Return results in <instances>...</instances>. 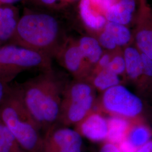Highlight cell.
Instances as JSON below:
<instances>
[{
  "label": "cell",
  "mask_w": 152,
  "mask_h": 152,
  "mask_svg": "<svg viewBox=\"0 0 152 152\" xmlns=\"http://www.w3.org/2000/svg\"><path fill=\"white\" fill-rule=\"evenodd\" d=\"M53 59L43 53L16 44L0 46V81L9 85L24 71L51 69Z\"/></svg>",
  "instance_id": "cell-4"
},
{
  "label": "cell",
  "mask_w": 152,
  "mask_h": 152,
  "mask_svg": "<svg viewBox=\"0 0 152 152\" xmlns=\"http://www.w3.org/2000/svg\"><path fill=\"white\" fill-rule=\"evenodd\" d=\"M46 152H82V136L75 129L56 124L46 131Z\"/></svg>",
  "instance_id": "cell-7"
},
{
  "label": "cell",
  "mask_w": 152,
  "mask_h": 152,
  "mask_svg": "<svg viewBox=\"0 0 152 152\" xmlns=\"http://www.w3.org/2000/svg\"><path fill=\"white\" fill-rule=\"evenodd\" d=\"M24 0H0V6L3 5H15L17 2Z\"/></svg>",
  "instance_id": "cell-32"
},
{
  "label": "cell",
  "mask_w": 152,
  "mask_h": 152,
  "mask_svg": "<svg viewBox=\"0 0 152 152\" xmlns=\"http://www.w3.org/2000/svg\"><path fill=\"white\" fill-rule=\"evenodd\" d=\"M96 38L104 51L113 52L120 48L112 36L104 29L98 32V36Z\"/></svg>",
  "instance_id": "cell-25"
},
{
  "label": "cell",
  "mask_w": 152,
  "mask_h": 152,
  "mask_svg": "<svg viewBox=\"0 0 152 152\" xmlns=\"http://www.w3.org/2000/svg\"><path fill=\"white\" fill-rule=\"evenodd\" d=\"M113 52L114 51L111 52V51H104L103 54L100 58V60H99L98 63L93 68L90 76H91L92 75H94V74H96L98 72L103 71L104 69H105L108 68L109 64L112 58Z\"/></svg>",
  "instance_id": "cell-26"
},
{
  "label": "cell",
  "mask_w": 152,
  "mask_h": 152,
  "mask_svg": "<svg viewBox=\"0 0 152 152\" xmlns=\"http://www.w3.org/2000/svg\"><path fill=\"white\" fill-rule=\"evenodd\" d=\"M136 152H152V137L147 143L139 148Z\"/></svg>",
  "instance_id": "cell-31"
},
{
  "label": "cell",
  "mask_w": 152,
  "mask_h": 152,
  "mask_svg": "<svg viewBox=\"0 0 152 152\" xmlns=\"http://www.w3.org/2000/svg\"><path fill=\"white\" fill-rule=\"evenodd\" d=\"M152 137V128L143 118L130 120L125 139L137 150Z\"/></svg>",
  "instance_id": "cell-14"
},
{
  "label": "cell",
  "mask_w": 152,
  "mask_h": 152,
  "mask_svg": "<svg viewBox=\"0 0 152 152\" xmlns=\"http://www.w3.org/2000/svg\"><path fill=\"white\" fill-rule=\"evenodd\" d=\"M9 87V85H7L3 82L0 81V105L2 103L5 98Z\"/></svg>",
  "instance_id": "cell-30"
},
{
  "label": "cell",
  "mask_w": 152,
  "mask_h": 152,
  "mask_svg": "<svg viewBox=\"0 0 152 152\" xmlns=\"http://www.w3.org/2000/svg\"><path fill=\"white\" fill-rule=\"evenodd\" d=\"M95 104V95L83 100L62 101L58 124L67 127L75 126L92 111Z\"/></svg>",
  "instance_id": "cell-9"
},
{
  "label": "cell",
  "mask_w": 152,
  "mask_h": 152,
  "mask_svg": "<svg viewBox=\"0 0 152 152\" xmlns=\"http://www.w3.org/2000/svg\"><path fill=\"white\" fill-rule=\"evenodd\" d=\"M23 2L26 7L50 11L63 8L65 0H24Z\"/></svg>",
  "instance_id": "cell-24"
},
{
  "label": "cell",
  "mask_w": 152,
  "mask_h": 152,
  "mask_svg": "<svg viewBox=\"0 0 152 152\" xmlns=\"http://www.w3.org/2000/svg\"><path fill=\"white\" fill-rule=\"evenodd\" d=\"M99 152H122L117 145L107 141L100 148Z\"/></svg>",
  "instance_id": "cell-29"
},
{
  "label": "cell",
  "mask_w": 152,
  "mask_h": 152,
  "mask_svg": "<svg viewBox=\"0 0 152 152\" xmlns=\"http://www.w3.org/2000/svg\"><path fill=\"white\" fill-rule=\"evenodd\" d=\"M103 29L112 36L120 48L122 49L133 44V34L126 26L107 22Z\"/></svg>",
  "instance_id": "cell-20"
},
{
  "label": "cell",
  "mask_w": 152,
  "mask_h": 152,
  "mask_svg": "<svg viewBox=\"0 0 152 152\" xmlns=\"http://www.w3.org/2000/svg\"><path fill=\"white\" fill-rule=\"evenodd\" d=\"M0 120L24 150L32 152L37 149L41 142V130L15 85H9L0 105Z\"/></svg>",
  "instance_id": "cell-3"
},
{
  "label": "cell",
  "mask_w": 152,
  "mask_h": 152,
  "mask_svg": "<svg viewBox=\"0 0 152 152\" xmlns=\"http://www.w3.org/2000/svg\"><path fill=\"white\" fill-rule=\"evenodd\" d=\"M142 74L136 87L141 96L149 98L152 95V59L141 53Z\"/></svg>",
  "instance_id": "cell-21"
},
{
  "label": "cell",
  "mask_w": 152,
  "mask_h": 152,
  "mask_svg": "<svg viewBox=\"0 0 152 152\" xmlns=\"http://www.w3.org/2000/svg\"><path fill=\"white\" fill-rule=\"evenodd\" d=\"M117 146L122 152H136L137 149L133 147L126 139L120 142Z\"/></svg>",
  "instance_id": "cell-28"
},
{
  "label": "cell",
  "mask_w": 152,
  "mask_h": 152,
  "mask_svg": "<svg viewBox=\"0 0 152 152\" xmlns=\"http://www.w3.org/2000/svg\"><path fill=\"white\" fill-rule=\"evenodd\" d=\"M108 118L109 132L107 140L118 145L126 136L130 125V120L118 116H110Z\"/></svg>",
  "instance_id": "cell-19"
},
{
  "label": "cell",
  "mask_w": 152,
  "mask_h": 152,
  "mask_svg": "<svg viewBox=\"0 0 152 152\" xmlns=\"http://www.w3.org/2000/svg\"><path fill=\"white\" fill-rule=\"evenodd\" d=\"M95 95V89L87 80L74 79L65 87L62 101L80 100Z\"/></svg>",
  "instance_id": "cell-16"
},
{
  "label": "cell",
  "mask_w": 152,
  "mask_h": 152,
  "mask_svg": "<svg viewBox=\"0 0 152 152\" xmlns=\"http://www.w3.org/2000/svg\"><path fill=\"white\" fill-rule=\"evenodd\" d=\"M126 64V79L137 87L142 74L141 53L133 44L123 48Z\"/></svg>",
  "instance_id": "cell-12"
},
{
  "label": "cell",
  "mask_w": 152,
  "mask_h": 152,
  "mask_svg": "<svg viewBox=\"0 0 152 152\" xmlns=\"http://www.w3.org/2000/svg\"><path fill=\"white\" fill-rule=\"evenodd\" d=\"M20 17V10L15 5L0 6V46L11 42Z\"/></svg>",
  "instance_id": "cell-11"
},
{
  "label": "cell",
  "mask_w": 152,
  "mask_h": 152,
  "mask_svg": "<svg viewBox=\"0 0 152 152\" xmlns=\"http://www.w3.org/2000/svg\"><path fill=\"white\" fill-rule=\"evenodd\" d=\"M20 145L0 120V152H15Z\"/></svg>",
  "instance_id": "cell-22"
},
{
  "label": "cell",
  "mask_w": 152,
  "mask_h": 152,
  "mask_svg": "<svg viewBox=\"0 0 152 152\" xmlns=\"http://www.w3.org/2000/svg\"><path fill=\"white\" fill-rule=\"evenodd\" d=\"M67 37L60 20L53 13L26 6L10 44L43 53L54 59Z\"/></svg>",
  "instance_id": "cell-2"
},
{
  "label": "cell",
  "mask_w": 152,
  "mask_h": 152,
  "mask_svg": "<svg viewBox=\"0 0 152 152\" xmlns=\"http://www.w3.org/2000/svg\"><path fill=\"white\" fill-rule=\"evenodd\" d=\"M77 42L85 59L93 69L103 54L104 50L97 38L93 36H83Z\"/></svg>",
  "instance_id": "cell-17"
},
{
  "label": "cell",
  "mask_w": 152,
  "mask_h": 152,
  "mask_svg": "<svg viewBox=\"0 0 152 152\" xmlns=\"http://www.w3.org/2000/svg\"><path fill=\"white\" fill-rule=\"evenodd\" d=\"M102 93L96 110L129 120L143 117L144 104L141 98L124 85L115 86Z\"/></svg>",
  "instance_id": "cell-5"
},
{
  "label": "cell",
  "mask_w": 152,
  "mask_h": 152,
  "mask_svg": "<svg viewBox=\"0 0 152 152\" xmlns=\"http://www.w3.org/2000/svg\"><path fill=\"white\" fill-rule=\"evenodd\" d=\"M75 130L82 136L93 141L107 140L109 132L108 118L96 110L93 109L78 124Z\"/></svg>",
  "instance_id": "cell-10"
},
{
  "label": "cell",
  "mask_w": 152,
  "mask_h": 152,
  "mask_svg": "<svg viewBox=\"0 0 152 152\" xmlns=\"http://www.w3.org/2000/svg\"><path fill=\"white\" fill-rule=\"evenodd\" d=\"M133 44L152 59V9L147 0H137Z\"/></svg>",
  "instance_id": "cell-8"
},
{
  "label": "cell",
  "mask_w": 152,
  "mask_h": 152,
  "mask_svg": "<svg viewBox=\"0 0 152 152\" xmlns=\"http://www.w3.org/2000/svg\"><path fill=\"white\" fill-rule=\"evenodd\" d=\"M78 10L82 21L86 27L98 32L103 29L107 20L103 14L92 7L90 0H80Z\"/></svg>",
  "instance_id": "cell-15"
},
{
  "label": "cell",
  "mask_w": 152,
  "mask_h": 152,
  "mask_svg": "<svg viewBox=\"0 0 152 152\" xmlns=\"http://www.w3.org/2000/svg\"><path fill=\"white\" fill-rule=\"evenodd\" d=\"M96 90L103 92L112 87L122 85L120 76L108 68L90 76L87 79Z\"/></svg>",
  "instance_id": "cell-18"
},
{
  "label": "cell",
  "mask_w": 152,
  "mask_h": 152,
  "mask_svg": "<svg viewBox=\"0 0 152 152\" xmlns=\"http://www.w3.org/2000/svg\"><path fill=\"white\" fill-rule=\"evenodd\" d=\"M136 0H119L104 14L107 22L124 26L132 21L136 12Z\"/></svg>",
  "instance_id": "cell-13"
},
{
  "label": "cell",
  "mask_w": 152,
  "mask_h": 152,
  "mask_svg": "<svg viewBox=\"0 0 152 152\" xmlns=\"http://www.w3.org/2000/svg\"><path fill=\"white\" fill-rule=\"evenodd\" d=\"M92 7L97 11L103 14L109 9L116 4L119 0H90Z\"/></svg>",
  "instance_id": "cell-27"
},
{
  "label": "cell",
  "mask_w": 152,
  "mask_h": 152,
  "mask_svg": "<svg viewBox=\"0 0 152 152\" xmlns=\"http://www.w3.org/2000/svg\"><path fill=\"white\" fill-rule=\"evenodd\" d=\"M107 68L126 79V64L123 49L119 48L114 51Z\"/></svg>",
  "instance_id": "cell-23"
},
{
  "label": "cell",
  "mask_w": 152,
  "mask_h": 152,
  "mask_svg": "<svg viewBox=\"0 0 152 152\" xmlns=\"http://www.w3.org/2000/svg\"><path fill=\"white\" fill-rule=\"evenodd\" d=\"M75 1H76V0H65V2H64V6H63V7H64V6H67L68 5L71 4V3L75 2Z\"/></svg>",
  "instance_id": "cell-33"
},
{
  "label": "cell",
  "mask_w": 152,
  "mask_h": 152,
  "mask_svg": "<svg viewBox=\"0 0 152 152\" xmlns=\"http://www.w3.org/2000/svg\"><path fill=\"white\" fill-rule=\"evenodd\" d=\"M69 82L66 75L53 68L15 85L41 130L46 132L58 124L63 94Z\"/></svg>",
  "instance_id": "cell-1"
},
{
  "label": "cell",
  "mask_w": 152,
  "mask_h": 152,
  "mask_svg": "<svg viewBox=\"0 0 152 152\" xmlns=\"http://www.w3.org/2000/svg\"><path fill=\"white\" fill-rule=\"evenodd\" d=\"M54 59L68 71L74 79L87 80L92 69L85 59L77 40L68 37Z\"/></svg>",
  "instance_id": "cell-6"
}]
</instances>
